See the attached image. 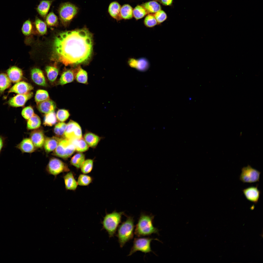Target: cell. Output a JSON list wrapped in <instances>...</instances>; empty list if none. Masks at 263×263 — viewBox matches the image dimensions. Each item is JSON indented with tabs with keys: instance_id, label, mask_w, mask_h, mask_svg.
I'll list each match as a JSON object with an SVG mask.
<instances>
[{
	"instance_id": "29",
	"label": "cell",
	"mask_w": 263,
	"mask_h": 263,
	"mask_svg": "<svg viewBox=\"0 0 263 263\" xmlns=\"http://www.w3.org/2000/svg\"><path fill=\"white\" fill-rule=\"evenodd\" d=\"M133 9L128 4L124 5L121 7L120 15L122 19H129L133 17Z\"/></svg>"
},
{
	"instance_id": "21",
	"label": "cell",
	"mask_w": 263,
	"mask_h": 263,
	"mask_svg": "<svg viewBox=\"0 0 263 263\" xmlns=\"http://www.w3.org/2000/svg\"><path fill=\"white\" fill-rule=\"evenodd\" d=\"M76 68L69 69L64 72L59 79L60 84L63 85L72 82L75 79Z\"/></svg>"
},
{
	"instance_id": "6",
	"label": "cell",
	"mask_w": 263,
	"mask_h": 263,
	"mask_svg": "<svg viewBox=\"0 0 263 263\" xmlns=\"http://www.w3.org/2000/svg\"><path fill=\"white\" fill-rule=\"evenodd\" d=\"M154 240L160 241L158 239L150 237L138 238L134 239L133 246L128 256L131 255L137 251L145 254L152 252L150 247V243Z\"/></svg>"
},
{
	"instance_id": "10",
	"label": "cell",
	"mask_w": 263,
	"mask_h": 263,
	"mask_svg": "<svg viewBox=\"0 0 263 263\" xmlns=\"http://www.w3.org/2000/svg\"><path fill=\"white\" fill-rule=\"evenodd\" d=\"M64 134L66 139L68 140L80 139L82 137L81 127L76 122L70 120L67 124Z\"/></svg>"
},
{
	"instance_id": "7",
	"label": "cell",
	"mask_w": 263,
	"mask_h": 263,
	"mask_svg": "<svg viewBox=\"0 0 263 263\" xmlns=\"http://www.w3.org/2000/svg\"><path fill=\"white\" fill-rule=\"evenodd\" d=\"M75 150V146L69 140L61 139L55 150L54 154L58 157L66 159L70 157Z\"/></svg>"
},
{
	"instance_id": "43",
	"label": "cell",
	"mask_w": 263,
	"mask_h": 263,
	"mask_svg": "<svg viewBox=\"0 0 263 263\" xmlns=\"http://www.w3.org/2000/svg\"><path fill=\"white\" fill-rule=\"evenodd\" d=\"M66 126L67 124L63 122H60L57 123L54 128L55 133L59 136L63 135L64 133Z\"/></svg>"
},
{
	"instance_id": "28",
	"label": "cell",
	"mask_w": 263,
	"mask_h": 263,
	"mask_svg": "<svg viewBox=\"0 0 263 263\" xmlns=\"http://www.w3.org/2000/svg\"><path fill=\"white\" fill-rule=\"evenodd\" d=\"M75 78L78 83L85 84H87V73L85 70L80 67L76 68Z\"/></svg>"
},
{
	"instance_id": "3",
	"label": "cell",
	"mask_w": 263,
	"mask_h": 263,
	"mask_svg": "<svg viewBox=\"0 0 263 263\" xmlns=\"http://www.w3.org/2000/svg\"><path fill=\"white\" fill-rule=\"evenodd\" d=\"M126 220L119 226L117 236L120 247L122 248L128 242L133 238L134 228V219L132 217L128 216Z\"/></svg>"
},
{
	"instance_id": "2",
	"label": "cell",
	"mask_w": 263,
	"mask_h": 263,
	"mask_svg": "<svg viewBox=\"0 0 263 263\" xmlns=\"http://www.w3.org/2000/svg\"><path fill=\"white\" fill-rule=\"evenodd\" d=\"M154 216L152 214L142 213L136 224L134 233L138 237L150 235L152 234L159 235V230L153 224Z\"/></svg>"
},
{
	"instance_id": "14",
	"label": "cell",
	"mask_w": 263,
	"mask_h": 263,
	"mask_svg": "<svg viewBox=\"0 0 263 263\" xmlns=\"http://www.w3.org/2000/svg\"><path fill=\"white\" fill-rule=\"evenodd\" d=\"M243 193L248 200L257 204L258 201L260 194L258 187H250L243 189Z\"/></svg>"
},
{
	"instance_id": "47",
	"label": "cell",
	"mask_w": 263,
	"mask_h": 263,
	"mask_svg": "<svg viewBox=\"0 0 263 263\" xmlns=\"http://www.w3.org/2000/svg\"><path fill=\"white\" fill-rule=\"evenodd\" d=\"M160 3L166 6H171L172 4L173 0H160Z\"/></svg>"
},
{
	"instance_id": "17",
	"label": "cell",
	"mask_w": 263,
	"mask_h": 263,
	"mask_svg": "<svg viewBox=\"0 0 263 263\" xmlns=\"http://www.w3.org/2000/svg\"><path fill=\"white\" fill-rule=\"evenodd\" d=\"M37 104L38 110L45 114L54 112L56 107L55 103L50 99Z\"/></svg>"
},
{
	"instance_id": "32",
	"label": "cell",
	"mask_w": 263,
	"mask_h": 263,
	"mask_svg": "<svg viewBox=\"0 0 263 263\" xmlns=\"http://www.w3.org/2000/svg\"><path fill=\"white\" fill-rule=\"evenodd\" d=\"M11 81L7 75L4 73L0 74V92H3L9 87Z\"/></svg>"
},
{
	"instance_id": "31",
	"label": "cell",
	"mask_w": 263,
	"mask_h": 263,
	"mask_svg": "<svg viewBox=\"0 0 263 263\" xmlns=\"http://www.w3.org/2000/svg\"><path fill=\"white\" fill-rule=\"evenodd\" d=\"M41 124L40 118L35 113L33 116L28 120L27 127V128L29 130L35 129L38 128L40 126Z\"/></svg>"
},
{
	"instance_id": "9",
	"label": "cell",
	"mask_w": 263,
	"mask_h": 263,
	"mask_svg": "<svg viewBox=\"0 0 263 263\" xmlns=\"http://www.w3.org/2000/svg\"><path fill=\"white\" fill-rule=\"evenodd\" d=\"M240 180L244 183H251L259 181L261 172L248 165L241 169Z\"/></svg>"
},
{
	"instance_id": "20",
	"label": "cell",
	"mask_w": 263,
	"mask_h": 263,
	"mask_svg": "<svg viewBox=\"0 0 263 263\" xmlns=\"http://www.w3.org/2000/svg\"><path fill=\"white\" fill-rule=\"evenodd\" d=\"M16 147L23 152L31 153L35 150L33 143L31 139L28 138L23 139L17 145Z\"/></svg>"
},
{
	"instance_id": "33",
	"label": "cell",
	"mask_w": 263,
	"mask_h": 263,
	"mask_svg": "<svg viewBox=\"0 0 263 263\" xmlns=\"http://www.w3.org/2000/svg\"><path fill=\"white\" fill-rule=\"evenodd\" d=\"M45 70L49 80L51 82H54L58 76V69L54 67L48 66L46 67Z\"/></svg>"
},
{
	"instance_id": "35",
	"label": "cell",
	"mask_w": 263,
	"mask_h": 263,
	"mask_svg": "<svg viewBox=\"0 0 263 263\" xmlns=\"http://www.w3.org/2000/svg\"><path fill=\"white\" fill-rule=\"evenodd\" d=\"M45 114L43 122L45 125L52 126L56 123L57 118L54 112Z\"/></svg>"
},
{
	"instance_id": "27",
	"label": "cell",
	"mask_w": 263,
	"mask_h": 263,
	"mask_svg": "<svg viewBox=\"0 0 263 263\" xmlns=\"http://www.w3.org/2000/svg\"><path fill=\"white\" fill-rule=\"evenodd\" d=\"M148 13H155L161 10L160 5L157 2L152 1L145 3L141 5Z\"/></svg>"
},
{
	"instance_id": "18",
	"label": "cell",
	"mask_w": 263,
	"mask_h": 263,
	"mask_svg": "<svg viewBox=\"0 0 263 263\" xmlns=\"http://www.w3.org/2000/svg\"><path fill=\"white\" fill-rule=\"evenodd\" d=\"M63 177L66 190L75 191L76 189L78 184L72 171L68 172Z\"/></svg>"
},
{
	"instance_id": "19",
	"label": "cell",
	"mask_w": 263,
	"mask_h": 263,
	"mask_svg": "<svg viewBox=\"0 0 263 263\" xmlns=\"http://www.w3.org/2000/svg\"><path fill=\"white\" fill-rule=\"evenodd\" d=\"M31 139L34 146L38 148L42 147L44 145L45 139L43 133L40 130L33 131L30 135Z\"/></svg>"
},
{
	"instance_id": "16",
	"label": "cell",
	"mask_w": 263,
	"mask_h": 263,
	"mask_svg": "<svg viewBox=\"0 0 263 263\" xmlns=\"http://www.w3.org/2000/svg\"><path fill=\"white\" fill-rule=\"evenodd\" d=\"M31 75L32 80L35 84L42 86H47L44 75L40 69L37 68L32 69L31 70Z\"/></svg>"
},
{
	"instance_id": "23",
	"label": "cell",
	"mask_w": 263,
	"mask_h": 263,
	"mask_svg": "<svg viewBox=\"0 0 263 263\" xmlns=\"http://www.w3.org/2000/svg\"><path fill=\"white\" fill-rule=\"evenodd\" d=\"M53 1L52 0L40 1L36 10L39 14L42 17L44 18H46Z\"/></svg>"
},
{
	"instance_id": "30",
	"label": "cell",
	"mask_w": 263,
	"mask_h": 263,
	"mask_svg": "<svg viewBox=\"0 0 263 263\" xmlns=\"http://www.w3.org/2000/svg\"><path fill=\"white\" fill-rule=\"evenodd\" d=\"M85 156L81 153L75 154L71 159L70 161L71 164L77 169L80 168L82 165L85 160Z\"/></svg>"
},
{
	"instance_id": "1",
	"label": "cell",
	"mask_w": 263,
	"mask_h": 263,
	"mask_svg": "<svg viewBox=\"0 0 263 263\" xmlns=\"http://www.w3.org/2000/svg\"><path fill=\"white\" fill-rule=\"evenodd\" d=\"M93 45L92 34L86 28L63 32L55 38L53 56L66 66L84 63L91 57Z\"/></svg>"
},
{
	"instance_id": "45",
	"label": "cell",
	"mask_w": 263,
	"mask_h": 263,
	"mask_svg": "<svg viewBox=\"0 0 263 263\" xmlns=\"http://www.w3.org/2000/svg\"><path fill=\"white\" fill-rule=\"evenodd\" d=\"M154 15L158 24L162 23L165 21L167 18V15L165 12L161 10L155 13Z\"/></svg>"
},
{
	"instance_id": "46",
	"label": "cell",
	"mask_w": 263,
	"mask_h": 263,
	"mask_svg": "<svg viewBox=\"0 0 263 263\" xmlns=\"http://www.w3.org/2000/svg\"><path fill=\"white\" fill-rule=\"evenodd\" d=\"M34 110L32 107L27 106L23 109L21 112V115L25 119L28 120L34 114Z\"/></svg>"
},
{
	"instance_id": "40",
	"label": "cell",
	"mask_w": 263,
	"mask_h": 263,
	"mask_svg": "<svg viewBox=\"0 0 263 263\" xmlns=\"http://www.w3.org/2000/svg\"><path fill=\"white\" fill-rule=\"evenodd\" d=\"M45 18L46 23L49 26H54L58 23V18L53 12H50Z\"/></svg>"
},
{
	"instance_id": "37",
	"label": "cell",
	"mask_w": 263,
	"mask_h": 263,
	"mask_svg": "<svg viewBox=\"0 0 263 263\" xmlns=\"http://www.w3.org/2000/svg\"><path fill=\"white\" fill-rule=\"evenodd\" d=\"M35 24L37 30L41 34L43 35L46 33L47 31V25L43 21L36 17Z\"/></svg>"
},
{
	"instance_id": "48",
	"label": "cell",
	"mask_w": 263,
	"mask_h": 263,
	"mask_svg": "<svg viewBox=\"0 0 263 263\" xmlns=\"http://www.w3.org/2000/svg\"><path fill=\"white\" fill-rule=\"evenodd\" d=\"M4 144V140L2 137L0 136V153L1 152Z\"/></svg>"
},
{
	"instance_id": "5",
	"label": "cell",
	"mask_w": 263,
	"mask_h": 263,
	"mask_svg": "<svg viewBox=\"0 0 263 263\" xmlns=\"http://www.w3.org/2000/svg\"><path fill=\"white\" fill-rule=\"evenodd\" d=\"M78 10L77 7L70 2L62 3L58 10L59 18L63 24H67L76 16Z\"/></svg>"
},
{
	"instance_id": "39",
	"label": "cell",
	"mask_w": 263,
	"mask_h": 263,
	"mask_svg": "<svg viewBox=\"0 0 263 263\" xmlns=\"http://www.w3.org/2000/svg\"><path fill=\"white\" fill-rule=\"evenodd\" d=\"M93 165V161L92 160L89 159L85 160L80 168L81 172L85 174L90 172L92 169Z\"/></svg>"
},
{
	"instance_id": "25",
	"label": "cell",
	"mask_w": 263,
	"mask_h": 263,
	"mask_svg": "<svg viewBox=\"0 0 263 263\" xmlns=\"http://www.w3.org/2000/svg\"><path fill=\"white\" fill-rule=\"evenodd\" d=\"M69 140L74 145L75 150L77 151L85 152L88 149V145L85 140L82 138L79 139H73Z\"/></svg>"
},
{
	"instance_id": "15",
	"label": "cell",
	"mask_w": 263,
	"mask_h": 263,
	"mask_svg": "<svg viewBox=\"0 0 263 263\" xmlns=\"http://www.w3.org/2000/svg\"><path fill=\"white\" fill-rule=\"evenodd\" d=\"M7 73L10 80L13 83H17L19 82L23 76L22 70L15 66L10 67L7 70Z\"/></svg>"
},
{
	"instance_id": "11",
	"label": "cell",
	"mask_w": 263,
	"mask_h": 263,
	"mask_svg": "<svg viewBox=\"0 0 263 263\" xmlns=\"http://www.w3.org/2000/svg\"><path fill=\"white\" fill-rule=\"evenodd\" d=\"M127 63L131 67L141 72L146 71L150 66L149 62L144 57L139 58H130L128 59Z\"/></svg>"
},
{
	"instance_id": "22",
	"label": "cell",
	"mask_w": 263,
	"mask_h": 263,
	"mask_svg": "<svg viewBox=\"0 0 263 263\" xmlns=\"http://www.w3.org/2000/svg\"><path fill=\"white\" fill-rule=\"evenodd\" d=\"M61 139L55 137H47L45 139L44 146L45 150L48 152L55 150L57 147Z\"/></svg>"
},
{
	"instance_id": "4",
	"label": "cell",
	"mask_w": 263,
	"mask_h": 263,
	"mask_svg": "<svg viewBox=\"0 0 263 263\" xmlns=\"http://www.w3.org/2000/svg\"><path fill=\"white\" fill-rule=\"evenodd\" d=\"M123 212H117L115 211L106 214L102 222L104 229L107 232L110 237H113L120 223L122 215H125Z\"/></svg>"
},
{
	"instance_id": "42",
	"label": "cell",
	"mask_w": 263,
	"mask_h": 263,
	"mask_svg": "<svg viewBox=\"0 0 263 263\" xmlns=\"http://www.w3.org/2000/svg\"><path fill=\"white\" fill-rule=\"evenodd\" d=\"M32 25L29 19L25 21L23 23L21 28V31L25 35L27 36L30 35L32 29Z\"/></svg>"
},
{
	"instance_id": "34",
	"label": "cell",
	"mask_w": 263,
	"mask_h": 263,
	"mask_svg": "<svg viewBox=\"0 0 263 263\" xmlns=\"http://www.w3.org/2000/svg\"><path fill=\"white\" fill-rule=\"evenodd\" d=\"M35 98L37 104L50 99L47 91L41 89L38 90L36 91Z\"/></svg>"
},
{
	"instance_id": "13",
	"label": "cell",
	"mask_w": 263,
	"mask_h": 263,
	"mask_svg": "<svg viewBox=\"0 0 263 263\" xmlns=\"http://www.w3.org/2000/svg\"><path fill=\"white\" fill-rule=\"evenodd\" d=\"M30 84L24 81L17 83L9 90V92L15 93L18 94H24L30 92L33 89Z\"/></svg>"
},
{
	"instance_id": "24",
	"label": "cell",
	"mask_w": 263,
	"mask_h": 263,
	"mask_svg": "<svg viewBox=\"0 0 263 263\" xmlns=\"http://www.w3.org/2000/svg\"><path fill=\"white\" fill-rule=\"evenodd\" d=\"M121 7L117 2L113 1L109 5L108 12L110 15L113 18L119 20L122 19L120 15Z\"/></svg>"
},
{
	"instance_id": "36",
	"label": "cell",
	"mask_w": 263,
	"mask_h": 263,
	"mask_svg": "<svg viewBox=\"0 0 263 263\" xmlns=\"http://www.w3.org/2000/svg\"><path fill=\"white\" fill-rule=\"evenodd\" d=\"M148 13L141 6L137 5L133 9V16L136 20L142 18Z\"/></svg>"
},
{
	"instance_id": "12",
	"label": "cell",
	"mask_w": 263,
	"mask_h": 263,
	"mask_svg": "<svg viewBox=\"0 0 263 263\" xmlns=\"http://www.w3.org/2000/svg\"><path fill=\"white\" fill-rule=\"evenodd\" d=\"M33 95L32 92H30L24 94H18L10 98L8 103L10 106L18 107L24 106L28 100L31 98Z\"/></svg>"
},
{
	"instance_id": "38",
	"label": "cell",
	"mask_w": 263,
	"mask_h": 263,
	"mask_svg": "<svg viewBox=\"0 0 263 263\" xmlns=\"http://www.w3.org/2000/svg\"><path fill=\"white\" fill-rule=\"evenodd\" d=\"M92 177L85 174H81L78 176L77 181L78 185L81 186L88 185L93 181Z\"/></svg>"
},
{
	"instance_id": "41",
	"label": "cell",
	"mask_w": 263,
	"mask_h": 263,
	"mask_svg": "<svg viewBox=\"0 0 263 263\" xmlns=\"http://www.w3.org/2000/svg\"><path fill=\"white\" fill-rule=\"evenodd\" d=\"M144 22L145 26L148 28L153 27L158 24L154 15L152 14H149L146 16Z\"/></svg>"
},
{
	"instance_id": "8",
	"label": "cell",
	"mask_w": 263,
	"mask_h": 263,
	"mask_svg": "<svg viewBox=\"0 0 263 263\" xmlns=\"http://www.w3.org/2000/svg\"><path fill=\"white\" fill-rule=\"evenodd\" d=\"M46 170L48 174L54 176L55 178L62 173L67 172L70 171L66 164L55 158H52L50 160Z\"/></svg>"
},
{
	"instance_id": "26",
	"label": "cell",
	"mask_w": 263,
	"mask_h": 263,
	"mask_svg": "<svg viewBox=\"0 0 263 263\" xmlns=\"http://www.w3.org/2000/svg\"><path fill=\"white\" fill-rule=\"evenodd\" d=\"M84 138L88 145L92 148L95 147L100 140L98 136L91 132L86 133L84 135Z\"/></svg>"
},
{
	"instance_id": "44",
	"label": "cell",
	"mask_w": 263,
	"mask_h": 263,
	"mask_svg": "<svg viewBox=\"0 0 263 263\" xmlns=\"http://www.w3.org/2000/svg\"><path fill=\"white\" fill-rule=\"evenodd\" d=\"M69 115L70 114L68 111L66 110L63 109L58 110L56 115L57 120L62 122L67 120Z\"/></svg>"
}]
</instances>
